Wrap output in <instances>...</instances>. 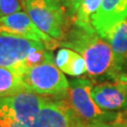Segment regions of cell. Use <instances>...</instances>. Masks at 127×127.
Segmentation results:
<instances>
[{"instance_id": "obj_1", "label": "cell", "mask_w": 127, "mask_h": 127, "mask_svg": "<svg viewBox=\"0 0 127 127\" xmlns=\"http://www.w3.org/2000/svg\"><path fill=\"white\" fill-rule=\"evenodd\" d=\"M59 46L75 51L85 59L87 73L91 77L107 75L112 79L119 72L114 62L113 52L107 41L91 26L79 27L72 25L67 38L59 41Z\"/></svg>"}, {"instance_id": "obj_2", "label": "cell", "mask_w": 127, "mask_h": 127, "mask_svg": "<svg viewBox=\"0 0 127 127\" xmlns=\"http://www.w3.org/2000/svg\"><path fill=\"white\" fill-rule=\"evenodd\" d=\"M33 23L52 39L63 41L73 22L59 0H20Z\"/></svg>"}, {"instance_id": "obj_3", "label": "cell", "mask_w": 127, "mask_h": 127, "mask_svg": "<svg viewBox=\"0 0 127 127\" xmlns=\"http://www.w3.org/2000/svg\"><path fill=\"white\" fill-rule=\"evenodd\" d=\"M22 79L27 91L51 98H66L69 90V81L59 70L55 61L27 69Z\"/></svg>"}, {"instance_id": "obj_4", "label": "cell", "mask_w": 127, "mask_h": 127, "mask_svg": "<svg viewBox=\"0 0 127 127\" xmlns=\"http://www.w3.org/2000/svg\"><path fill=\"white\" fill-rule=\"evenodd\" d=\"M93 83L90 78H75L69 82L66 99L82 121L87 123H111L120 112H109L101 109L91 97Z\"/></svg>"}, {"instance_id": "obj_5", "label": "cell", "mask_w": 127, "mask_h": 127, "mask_svg": "<svg viewBox=\"0 0 127 127\" xmlns=\"http://www.w3.org/2000/svg\"><path fill=\"white\" fill-rule=\"evenodd\" d=\"M85 123L66 98L48 97L31 127H82Z\"/></svg>"}, {"instance_id": "obj_6", "label": "cell", "mask_w": 127, "mask_h": 127, "mask_svg": "<svg viewBox=\"0 0 127 127\" xmlns=\"http://www.w3.org/2000/svg\"><path fill=\"white\" fill-rule=\"evenodd\" d=\"M42 47H45V44L41 41L0 33V67L14 69L23 74L27 56L31 51Z\"/></svg>"}, {"instance_id": "obj_7", "label": "cell", "mask_w": 127, "mask_h": 127, "mask_svg": "<svg viewBox=\"0 0 127 127\" xmlns=\"http://www.w3.org/2000/svg\"><path fill=\"white\" fill-rule=\"evenodd\" d=\"M0 33L26 38L28 40L41 41L45 47L53 51L59 47V41L52 39L47 34L43 33L33 23L27 12L18 11L0 18Z\"/></svg>"}, {"instance_id": "obj_8", "label": "cell", "mask_w": 127, "mask_h": 127, "mask_svg": "<svg viewBox=\"0 0 127 127\" xmlns=\"http://www.w3.org/2000/svg\"><path fill=\"white\" fill-rule=\"evenodd\" d=\"M48 97L30 91L0 98V108L7 110L27 126L31 127Z\"/></svg>"}, {"instance_id": "obj_9", "label": "cell", "mask_w": 127, "mask_h": 127, "mask_svg": "<svg viewBox=\"0 0 127 127\" xmlns=\"http://www.w3.org/2000/svg\"><path fill=\"white\" fill-rule=\"evenodd\" d=\"M127 19V0H103L91 17V25L98 35L105 39L117 24Z\"/></svg>"}, {"instance_id": "obj_10", "label": "cell", "mask_w": 127, "mask_h": 127, "mask_svg": "<svg viewBox=\"0 0 127 127\" xmlns=\"http://www.w3.org/2000/svg\"><path fill=\"white\" fill-rule=\"evenodd\" d=\"M91 97L95 104L104 111H127V91L115 82H104L93 85Z\"/></svg>"}, {"instance_id": "obj_11", "label": "cell", "mask_w": 127, "mask_h": 127, "mask_svg": "<svg viewBox=\"0 0 127 127\" xmlns=\"http://www.w3.org/2000/svg\"><path fill=\"white\" fill-rule=\"evenodd\" d=\"M104 40L110 44L115 66L121 73L123 64L127 61V19L117 24Z\"/></svg>"}, {"instance_id": "obj_12", "label": "cell", "mask_w": 127, "mask_h": 127, "mask_svg": "<svg viewBox=\"0 0 127 127\" xmlns=\"http://www.w3.org/2000/svg\"><path fill=\"white\" fill-rule=\"evenodd\" d=\"M55 64L62 73L71 76H80L87 73V65L83 57L66 47H61L57 52Z\"/></svg>"}, {"instance_id": "obj_13", "label": "cell", "mask_w": 127, "mask_h": 127, "mask_svg": "<svg viewBox=\"0 0 127 127\" xmlns=\"http://www.w3.org/2000/svg\"><path fill=\"white\" fill-rule=\"evenodd\" d=\"M27 91L22 73L14 69L0 67V98Z\"/></svg>"}, {"instance_id": "obj_14", "label": "cell", "mask_w": 127, "mask_h": 127, "mask_svg": "<svg viewBox=\"0 0 127 127\" xmlns=\"http://www.w3.org/2000/svg\"><path fill=\"white\" fill-rule=\"evenodd\" d=\"M103 0H81L72 17L73 25L91 26V17L99 9Z\"/></svg>"}, {"instance_id": "obj_15", "label": "cell", "mask_w": 127, "mask_h": 127, "mask_svg": "<svg viewBox=\"0 0 127 127\" xmlns=\"http://www.w3.org/2000/svg\"><path fill=\"white\" fill-rule=\"evenodd\" d=\"M46 61H55L54 55L52 53V51L48 50L46 47L31 51L25 60V63H24L25 71L28 68L44 63Z\"/></svg>"}, {"instance_id": "obj_16", "label": "cell", "mask_w": 127, "mask_h": 127, "mask_svg": "<svg viewBox=\"0 0 127 127\" xmlns=\"http://www.w3.org/2000/svg\"><path fill=\"white\" fill-rule=\"evenodd\" d=\"M22 8L20 0H0V18L21 11Z\"/></svg>"}, {"instance_id": "obj_17", "label": "cell", "mask_w": 127, "mask_h": 127, "mask_svg": "<svg viewBox=\"0 0 127 127\" xmlns=\"http://www.w3.org/2000/svg\"><path fill=\"white\" fill-rule=\"evenodd\" d=\"M0 127H29L7 110L0 108Z\"/></svg>"}, {"instance_id": "obj_18", "label": "cell", "mask_w": 127, "mask_h": 127, "mask_svg": "<svg viewBox=\"0 0 127 127\" xmlns=\"http://www.w3.org/2000/svg\"><path fill=\"white\" fill-rule=\"evenodd\" d=\"M59 1H60L61 4L63 5V7L67 10V12H68V14L70 15L71 19H72L77 6L80 3L81 0H59Z\"/></svg>"}, {"instance_id": "obj_19", "label": "cell", "mask_w": 127, "mask_h": 127, "mask_svg": "<svg viewBox=\"0 0 127 127\" xmlns=\"http://www.w3.org/2000/svg\"><path fill=\"white\" fill-rule=\"evenodd\" d=\"M114 82L127 91V73H120L115 77Z\"/></svg>"}, {"instance_id": "obj_20", "label": "cell", "mask_w": 127, "mask_h": 127, "mask_svg": "<svg viewBox=\"0 0 127 127\" xmlns=\"http://www.w3.org/2000/svg\"><path fill=\"white\" fill-rule=\"evenodd\" d=\"M113 127H127V120L121 116V112L119 114L118 118L110 123Z\"/></svg>"}, {"instance_id": "obj_21", "label": "cell", "mask_w": 127, "mask_h": 127, "mask_svg": "<svg viewBox=\"0 0 127 127\" xmlns=\"http://www.w3.org/2000/svg\"><path fill=\"white\" fill-rule=\"evenodd\" d=\"M82 127H113L110 123H85Z\"/></svg>"}, {"instance_id": "obj_22", "label": "cell", "mask_w": 127, "mask_h": 127, "mask_svg": "<svg viewBox=\"0 0 127 127\" xmlns=\"http://www.w3.org/2000/svg\"><path fill=\"white\" fill-rule=\"evenodd\" d=\"M121 116H122L123 118L126 119V120H127V111H124V112H121Z\"/></svg>"}]
</instances>
